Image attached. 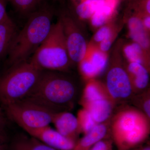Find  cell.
<instances>
[{
	"label": "cell",
	"mask_w": 150,
	"mask_h": 150,
	"mask_svg": "<svg viewBox=\"0 0 150 150\" xmlns=\"http://www.w3.org/2000/svg\"><path fill=\"white\" fill-rule=\"evenodd\" d=\"M55 13L53 4L49 2L27 19L9 51L6 62L7 69L29 60L49 34Z\"/></svg>",
	"instance_id": "1"
},
{
	"label": "cell",
	"mask_w": 150,
	"mask_h": 150,
	"mask_svg": "<svg viewBox=\"0 0 150 150\" xmlns=\"http://www.w3.org/2000/svg\"><path fill=\"white\" fill-rule=\"evenodd\" d=\"M57 71H42L36 85L23 100L54 113L66 111L72 104L76 88L71 79Z\"/></svg>",
	"instance_id": "2"
},
{
	"label": "cell",
	"mask_w": 150,
	"mask_h": 150,
	"mask_svg": "<svg viewBox=\"0 0 150 150\" xmlns=\"http://www.w3.org/2000/svg\"><path fill=\"white\" fill-rule=\"evenodd\" d=\"M42 71L29 60L7 69L0 77L2 107L24 99L36 85Z\"/></svg>",
	"instance_id": "3"
},
{
	"label": "cell",
	"mask_w": 150,
	"mask_h": 150,
	"mask_svg": "<svg viewBox=\"0 0 150 150\" xmlns=\"http://www.w3.org/2000/svg\"><path fill=\"white\" fill-rule=\"evenodd\" d=\"M29 61L42 71H62L70 61L60 21L53 23L49 34Z\"/></svg>",
	"instance_id": "4"
},
{
	"label": "cell",
	"mask_w": 150,
	"mask_h": 150,
	"mask_svg": "<svg viewBox=\"0 0 150 150\" xmlns=\"http://www.w3.org/2000/svg\"><path fill=\"white\" fill-rule=\"evenodd\" d=\"M148 128L142 115L129 110L120 115L114 128V140L118 150H128L139 146L147 136Z\"/></svg>",
	"instance_id": "5"
},
{
	"label": "cell",
	"mask_w": 150,
	"mask_h": 150,
	"mask_svg": "<svg viewBox=\"0 0 150 150\" xmlns=\"http://www.w3.org/2000/svg\"><path fill=\"white\" fill-rule=\"evenodd\" d=\"M3 108L7 117L24 131L49 126L52 123L56 114L44 108L23 100Z\"/></svg>",
	"instance_id": "6"
},
{
	"label": "cell",
	"mask_w": 150,
	"mask_h": 150,
	"mask_svg": "<svg viewBox=\"0 0 150 150\" xmlns=\"http://www.w3.org/2000/svg\"><path fill=\"white\" fill-rule=\"evenodd\" d=\"M59 20L63 26L70 61L80 63L84 59L86 54L85 39L78 30L74 21L70 14L62 12L60 14Z\"/></svg>",
	"instance_id": "7"
},
{
	"label": "cell",
	"mask_w": 150,
	"mask_h": 150,
	"mask_svg": "<svg viewBox=\"0 0 150 150\" xmlns=\"http://www.w3.org/2000/svg\"><path fill=\"white\" fill-rule=\"evenodd\" d=\"M25 131L31 137L57 150H73L76 144L75 141L65 137L49 126Z\"/></svg>",
	"instance_id": "8"
},
{
	"label": "cell",
	"mask_w": 150,
	"mask_h": 150,
	"mask_svg": "<svg viewBox=\"0 0 150 150\" xmlns=\"http://www.w3.org/2000/svg\"><path fill=\"white\" fill-rule=\"evenodd\" d=\"M106 84L108 92L114 99L127 98L132 93V85L129 75L121 67H114L109 71Z\"/></svg>",
	"instance_id": "9"
},
{
	"label": "cell",
	"mask_w": 150,
	"mask_h": 150,
	"mask_svg": "<svg viewBox=\"0 0 150 150\" xmlns=\"http://www.w3.org/2000/svg\"><path fill=\"white\" fill-rule=\"evenodd\" d=\"M52 123L55 125L56 131L75 141L76 132L79 124L78 118L74 114L67 111L56 113Z\"/></svg>",
	"instance_id": "10"
},
{
	"label": "cell",
	"mask_w": 150,
	"mask_h": 150,
	"mask_svg": "<svg viewBox=\"0 0 150 150\" xmlns=\"http://www.w3.org/2000/svg\"><path fill=\"white\" fill-rule=\"evenodd\" d=\"M18 32L16 25L10 17L0 22V60L6 58Z\"/></svg>",
	"instance_id": "11"
},
{
	"label": "cell",
	"mask_w": 150,
	"mask_h": 150,
	"mask_svg": "<svg viewBox=\"0 0 150 150\" xmlns=\"http://www.w3.org/2000/svg\"><path fill=\"white\" fill-rule=\"evenodd\" d=\"M8 150H57L45 144L31 136L19 135L10 141Z\"/></svg>",
	"instance_id": "12"
},
{
	"label": "cell",
	"mask_w": 150,
	"mask_h": 150,
	"mask_svg": "<svg viewBox=\"0 0 150 150\" xmlns=\"http://www.w3.org/2000/svg\"><path fill=\"white\" fill-rule=\"evenodd\" d=\"M107 133L106 126L100 123L96 124L79 142H76L73 150H88L98 142L104 139Z\"/></svg>",
	"instance_id": "13"
},
{
	"label": "cell",
	"mask_w": 150,
	"mask_h": 150,
	"mask_svg": "<svg viewBox=\"0 0 150 150\" xmlns=\"http://www.w3.org/2000/svg\"><path fill=\"white\" fill-rule=\"evenodd\" d=\"M89 111L96 123H100L109 118L112 111V105L105 97L88 103Z\"/></svg>",
	"instance_id": "14"
},
{
	"label": "cell",
	"mask_w": 150,
	"mask_h": 150,
	"mask_svg": "<svg viewBox=\"0 0 150 150\" xmlns=\"http://www.w3.org/2000/svg\"><path fill=\"white\" fill-rule=\"evenodd\" d=\"M128 26L130 36L135 42L144 49L148 48L149 42L143 21L138 17H132L129 20Z\"/></svg>",
	"instance_id": "15"
},
{
	"label": "cell",
	"mask_w": 150,
	"mask_h": 150,
	"mask_svg": "<svg viewBox=\"0 0 150 150\" xmlns=\"http://www.w3.org/2000/svg\"><path fill=\"white\" fill-rule=\"evenodd\" d=\"M116 4V0H105L104 4L91 18L92 25L96 27L103 26L112 15Z\"/></svg>",
	"instance_id": "16"
},
{
	"label": "cell",
	"mask_w": 150,
	"mask_h": 150,
	"mask_svg": "<svg viewBox=\"0 0 150 150\" xmlns=\"http://www.w3.org/2000/svg\"><path fill=\"white\" fill-rule=\"evenodd\" d=\"M105 2V0H84L76 6L75 13L81 18H91Z\"/></svg>",
	"instance_id": "17"
},
{
	"label": "cell",
	"mask_w": 150,
	"mask_h": 150,
	"mask_svg": "<svg viewBox=\"0 0 150 150\" xmlns=\"http://www.w3.org/2000/svg\"><path fill=\"white\" fill-rule=\"evenodd\" d=\"M128 69L129 72L135 76L134 83L137 88L142 89L148 86L149 80V73L142 64L131 62Z\"/></svg>",
	"instance_id": "18"
},
{
	"label": "cell",
	"mask_w": 150,
	"mask_h": 150,
	"mask_svg": "<svg viewBox=\"0 0 150 150\" xmlns=\"http://www.w3.org/2000/svg\"><path fill=\"white\" fill-rule=\"evenodd\" d=\"M87 60L96 76L102 73L107 65V57L104 52L101 51H94L91 54L90 59Z\"/></svg>",
	"instance_id": "19"
},
{
	"label": "cell",
	"mask_w": 150,
	"mask_h": 150,
	"mask_svg": "<svg viewBox=\"0 0 150 150\" xmlns=\"http://www.w3.org/2000/svg\"><path fill=\"white\" fill-rule=\"evenodd\" d=\"M126 58L131 62L142 64L143 62V48L136 42L127 45L124 49Z\"/></svg>",
	"instance_id": "20"
},
{
	"label": "cell",
	"mask_w": 150,
	"mask_h": 150,
	"mask_svg": "<svg viewBox=\"0 0 150 150\" xmlns=\"http://www.w3.org/2000/svg\"><path fill=\"white\" fill-rule=\"evenodd\" d=\"M78 120L79 124H80L82 130L85 134L90 131L96 125V122L87 109L81 111Z\"/></svg>",
	"instance_id": "21"
},
{
	"label": "cell",
	"mask_w": 150,
	"mask_h": 150,
	"mask_svg": "<svg viewBox=\"0 0 150 150\" xmlns=\"http://www.w3.org/2000/svg\"><path fill=\"white\" fill-rule=\"evenodd\" d=\"M105 97L100 89L94 83L88 84L85 92V98L88 103Z\"/></svg>",
	"instance_id": "22"
},
{
	"label": "cell",
	"mask_w": 150,
	"mask_h": 150,
	"mask_svg": "<svg viewBox=\"0 0 150 150\" xmlns=\"http://www.w3.org/2000/svg\"><path fill=\"white\" fill-rule=\"evenodd\" d=\"M112 33L108 26H102L95 33L93 38L95 41L100 43L103 40L107 38H111Z\"/></svg>",
	"instance_id": "23"
},
{
	"label": "cell",
	"mask_w": 150,
	"mask_h": 150,
	"mask_svg": "<svg viewBox=\"0 0 150 150\" xmlns=\"http://www.w3.org/2000/svg\"><path fill=\"white\" fill-rule=\"evenodd\" d=\"M88 150H113L112 141L106 139L100 140Z\"/></svg>",
	"instance_id": "24"
},
{
	"label": "cell",
	"mask_w": 150,
	"mask_h": 150,
	"mask_svg": "<svg viewBox=\"0 0 150 150\" xmlns=\"http://www.w3.org/2000/svg\"><path fill=\"white\" fill-rule=\"evenodd\" d=\"M7 127V121L6 116L0 108V134L8 135L6 133V128Z\"/></svg>",
	"instance_id": "25"
},
{
	"label": "cell",
	"mask_w": 150,
	"mask_h": 150,
	"mask_svg": "<svg viewBox=\"0 0 150 150\" xmlns=\"http://www.w3.org/2000/svg\"><path fill=\"white\" fill-rule=\"evenodd\" d=\"M6 0H0V22L9 17L6 11Z\"/></svg>",
	"instance_id": "26"
},
{
	"label": "cell",
	"mask_w": 150,
	"mask_h": 150,
	"mask_svg": "<svg viewBox=\"0 0 150 150\" xmlns=\"http://www.w3.org/2000/svg\"><path fill=\"white\" fill-rule=\"evenodd\" d=\"M10 141L8 135L0 134V150H8Z\"/></svg>",
	"instance_id": "27"
},
{
	"label": "cell",
	"mask_w": 150,
	"mask_h": 150,
	"mask_svg": "<svg viewBox=\"0 0 150 150\" xmlns=\"http://www.w3.org/2000/svg\"><path fill=\"white\" fill-rule=\"evenodd\" d=\"M112 45L111 38H107L103 40L100 43V48L103 52H106L110 49Z\"/></svg>",
	"instance_id": "28"
},
{
	"label": "cell",
	"mask_w": 150,
	"mask_h": 150,
	"mask_svg": "<svg viewBox=\"0 0 150 150\" xmlns=\"http://www.w3.org/2000/svg\"><path fill=\"white\" fill-rule=\"evenodd\" d=\"M144 110L146 114L148 117L150 118V100L148 99L145 102L144 105Z\"/></svg>",
	"instance_id": "29"
},
{
	"label": "cell",
	"mask_w": 150,
	"mask_h": 150,
	"mask_svg": "<svg viewBox=\"0 0 150 150\" xmlns=\"http://www.w3.org/2000/svg\"><path fill=\"white\" fill-rule=\"evenodd\" d=\"M143 23L145 28L150 29V16L149 15H148L146 16L145 17L143 21Z\"/></svg>",
	"instance_id": "30"
},
{
	"label": "cell",
	"mask_w": 150,
	"mask_h": 150,
	"mask_svg": "<svg viewBox=\"0 0 150 150\" xmlns=\"http://www.w3.org/2000/svg\"><path fill=\"white\" fill-rule=\"evenodd\" d=\"M128 150H150V147L149 145H148L138 146Z\"/></svg>",
	"instance_id": "31"
},
{
	"label": "cell",
	"mask_w": 150,
	"mask_h": 150,
	"mask_svg": "<svg viewBox=\"0 0 150 150\" xmlns=\"http://www.w3.org/2000/svg\"><path fill=\"white\" fill-rule=\"evenodd\" d=\"M52 1H55V0H52Z\"/></svg>",
	"instance_id": "32"
}]
</instances>
